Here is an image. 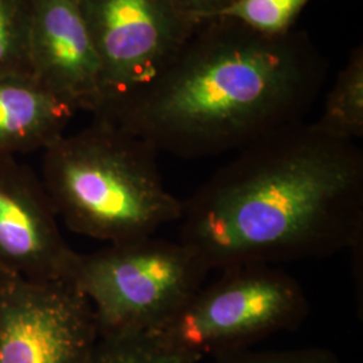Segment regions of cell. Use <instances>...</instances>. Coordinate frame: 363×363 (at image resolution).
<instances>
[{
    "mask_svg": "<svg viewBox=\"0 0 363 363\" xmlns=\"http://www.w3.org/2000/svg\"><path fill=\"white\" fill-rule=\"evenodd\" d=\"M181 241L210 271L362 249L363 154L298 123L240 150L182 202Z\"/></svg>",
    "mask_w": 363,
    "mask_h": 363,
    "instance_id": "cell-1",
    "label": "cell"
},
{
    "mask_svg": "<svg viewBox=\"0 0 363 363\" xmlns=\"http://www.w3.org/2000/svg\"><path fill=\"white\" fill-rule=\"evenodd\" d=\"M327 73L306 31L271 37L216 18L195 28L154 81L93 115L157 154L220 155L303 123Z\"/></svg>",
    "mask_w": 363,
    "mask_h": 363,
    "instance_id": "cell-2",
    "label": "cell"
},
{
    "mask_svg": "<svg viewBox=\"0 0 363 363\" xmlns=\"http://www.w3.org/2000/svg\"><path fill=\"white\" fill-rule=\"evenodd\" d=\"M42 156L40 181L74 233L118 244L181 220L182 201L162 181L157 152L101 118L60 136Z\"/></svg>",
    "mask_w": 363,
    "mask_h": 363,
    "instance_id": "cell-3",
    "label": "cell"
},
{
    "mask_svg": "<svg viewBox=\"0 0 363 363\" xmlns=\"http://www.w3.org/2000/svg\"><path fill=\"white\" fill-rule=\"evenodd\" d=\"M208 272L181 240L150 235L79 255L72 281L91 303L100 337L140 335L179 311Z\"/></svg>",
    "mask_w": 363,
    "mask_h": 363,
    "instance_id": "cell-4",
    "label": "cell"
},
{
    "mask_svg": "<svg viewBox=\"0 0 363 363\" xmlns=\"http://www.w3.org/2000/svg\"><path fill=\"white\" fill-rule=\"evenodd\" d=\"M308 312L310 301L295 277L274 265H238L222 269L150 335L201 361L294 330Z\"/></svg>",
    "mask_w": 363,
    "mask_h": 363,
    "instance_id": "cell-5",
    "label": "cell"
},
{
    "mask_svg": "<svg viewBox=\"0 0 363 363\" xmlns=\"http://www.w3.org/2000/svg\"><path fill=\"white\" fill-rule=\"evenodd\" d=\"M101 64L96 113L154 81L193 35L174 0H77Z\"/></svg>",
    "mask_w": 363,
    "mask_h": 363,
    "instance_id": "cell-6",
    "label": "cell"
},
{
    "mask_svg": "<svg viewBox=\"0 0 363 363\" xmlns=\"http://www.w3.org/2000/svg\"><path fill=\"white\" fill-rule=\"evenodd\" d=\"M94 312L72 280L0 277V363H89Z\"/></svg>",
    "mask_w": 363,
    "mask_h": 363,
    "instance_id": "cell-7",
    "label": "cell"
},
{
    "mask_svg": "<svg viewBox=\"0 0 363 363\" xmlns=\"http://www.w3.org/2000/svg\"><path fill=\"white\" fill-rule=\"evenodd\" d=\"M78 257L38 175L18 157H0V277L72 280Z\"/></svg>",
    "mask_w": 363,
    "mask_h": 363,
    "instance_id": "cell-8",
    "label": "cell"
},
{
    "mask_svg": "<svg viewBox=\"0 0 363 363\" xmlns=\"http://www.w3.org/2000/svg\"><path fill=\"white\" fill-rule=\"evenodd\" d=\"M28 60L33 76L77 111L99 108L101 64L77 0H33Z\"/></svg>",
    "mask_w": 363,
    "mask_h": 363,
    "instance_id": "cell-9",
    "label": "cell"
},
{
    "mask_svg": "<svg viewBox=\"0 0 363 363\" xmlns=\"http://www.w3.org/2000/svg\"><path fill=\"white\" fill-rule=\"evenodd\" d=\"M76 112L33 73L0 74V157L43 151L65 133Z\"/></svg>",
    "mask_w": 363,
    "mask_h": 363,
    "instance_id": "cell-10",
    "label": "cell"
},
{
    "mask_svg": "<svg viewBox=\"0 0 363 363\" xmlns=\"http://www.w3.org/2000/svg\"><path fill=\"white\" fill-rule=\"evenodd\" d=\"M325 135L354 142L363 136V46H357L327 94L325 109L312 123Z\"/></svg>",
    "mask_w": 363,
    "mask_h": 363,
    "instance_id": "cell-11",
    "label": "cell"
},
{
    "mask_svg": "<svg viewBox=\"0 0 363 363\" xmlns=\"http://www.w3.org/2000/svg\"><path fill=\"white\" fill-rule=\"evenodd\" d=\"M310 1L311 0H235L217 18L233 19L259 34L279 37L294 31L298 15Z\"/></svg>",
    "mask_w": 363,
    "mask_h": 363,
    "instance_id": "cell-12",
    "label": "cell"
},
{
    "mask_svg": "<svg viewBox=\"0 0 363 363\" xmlns=\"http://www.w3.org/2000/svg\"><path fill=\"white\" fill-rule=\"evenodd\" d=\"M31 11L33 0H0V74L31 73Z\"/></svg>",
    "mask_w": 363,
    "mask_h": 363,
    "instance_id": "cell-13",
    "label": "cell"
},
{
    "mask_svg": "<svg viewBox=\"0 0 363 363\" xmlns=\"http://www.w3.org/2000/svg\"><path fill=\"white\" fill-rule=\"evenodd\" d=\"M193 357L169 350L150 334L100 337L89 363H198Z\"/></svg>",
    "mask_w": 363,
    "mask_h": 363,
    "instance_id": "cell-14",
    "label": "cell"
},
{
    "mask_svg": "<svg viewBox=\"0 0 363 363\" xmlns=\"http://www.w3.org/2000/svg\"><path fill=\"white\" fill-rule=\"evenodd\" d=\"M216 363H342L334 352L322 347L295 350L233 351L216 357Z\"/></svg>",
    "mask_w": 363,
    "mask_h": 363,
    "instance_id": "cell-15",
    "label": "cell"
},
{
    "mask_svg": "<svg viewBox=\"0 0 363 363\" xmlns=\"http://www.w3.org/2000/svg\"><path fill=\"white\" fill-rule=\"evenodd\" d=\"M235 0H174L179 13L195 25L217 18Z\"/></svg>",
    "mask_w": 363,
    "mask_h": 363,
    "instance_id": "cell-16",
    "label": "cell"
}]
</instances>
